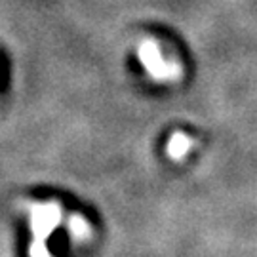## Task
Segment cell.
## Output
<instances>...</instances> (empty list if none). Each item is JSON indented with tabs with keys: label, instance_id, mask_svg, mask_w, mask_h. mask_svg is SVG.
<instances>
[{
	"label": "cell",
	"instance_id": "6da1fadb",
	"mask_svg": "<svg viewBox=\"0 0 257 257\" xmlns=\"http://www.w3.org/2000/svg\"><path fill=\"white\" fill-rule=\"evenodd\" d=\"M138 57L153 80L170 82V80H177L181 76V67H179V63L166 61L164 57H162V54H160L158 44L153 42V40H143L139 44Z\"/></svg>",
	"mask_w": 257,
	"mask_h": 257
},
{
	"label": "cell",
	"instance_id": "7a4b0ae2",
	"mask_svg": "<svg viewBox=\"0 0 257 257\" xmlns=\"http://www.w3.org/2000/svg\"><path fill=\"white\" fill-rule=\"evenodd\" d=\"M61 206L57 202H33L31 204V230L35 242H44L61 223Z\"/></svg>",
	"mask_w": 257,
	"mask_h": 257
},
{
	"label": "cell",
	"instance_id": "3957f363",
	"mask_svg": "<svg viewBox=\"0 0 257 257\" xmlns=\"http://www.w3.org/2000/svg\"><path fill=\"white\" fill-rule=\"evenodd\" d=\"M191 147H193V139L189 138L187 134H183V132H175V134H172L170 141H168L166 153L174 160H181L191 151Z\"/></svg>",
	"mask_w": 257,
	"mask_h": 257
},
{
	"label": "cell",
	"instance_id": "277c9868",
	"mask_svg": "<svg viewBox=\"0 0 257 257\" xmlns=\"http://www.w3.org/2000/svg\"><path fill=\"white\" fill-rule=\"evenodd\" d=\"M67 229H69V232L73 234V238H76V240H88L90 238V234H92L90 223L84 219L82 215H78V213H74V215L69 217V221H67Z\"/></svg>",
	"mask_w": 257,
	"mask_h": 257
}]
</instances>
